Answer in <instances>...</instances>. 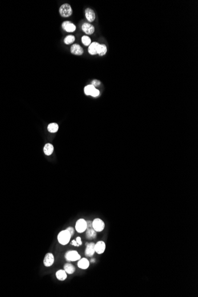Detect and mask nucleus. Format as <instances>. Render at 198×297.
<instances>
[{"mask_svg": "<svg viewBox=\"0 0 198 297\" xmlns=\"http://www.w3.org/2000/svg\"><path fill=\"white\" fill-rule=\"evenodd\" d=\"M99 94H100V92H99V90H97V89H96L95 88L94 90H93V91L92 92V93H91L90 96H93V97H97V96H98L99 95Z\"/></svg>", "mask_w": 198, "mask_h": 297, "instance_id": "24", "label": "nucleus"}, {"mask_svg": "<svg viewBox=\"0 0 198 297\" xmlns=\"http://www.w3.org/2000/svg\"><path fill=\"white\" fill-rule=\"evenodd\" d=\"M85 16L87 20L89 22H93L96 19V14L94 11L90 8H87L85 9Z\"/></svg>", "mask_w": 198, "mask_h": 297, "instance_id": "12", "label": "nucleus"}, {"mask_svg": "<svg viewBox=\"0 0 198 297\" xmlns=\"http://www.w3.org/2000/svg\"><path fill=\"white\" fill-rule=\"evenodd\" d=\"M93 228L97 232H101L105 228V224L103 220L100 218H96L92 221Z\"/></svg>", "mask_w": 198, "mask_h": 297, "instance_id": "5", "label": "nucleus"}, {"mask_svg": "<svg viewBox=\"0 0 198 297\" xmlns=\"http://www.w3.org/2000/svg\"><path fill=\"white\" fill-rule=\"evenodd\" d=\"M56 278L60 281H64L67 278V273L64 270H59L56 272Z\"/></svg>", "mask_w": 198, "mask_h": 297, "instance_id": "17", "label": "nucleus"}, {"mask_svg": "<svg viewBox=\"0 0 198 297\" xmlns=\"http://www.w3.org/2000/svg\"><path fill=\"white\" fill-rule=\"evenodd\" d=\"M75 40V36H73V35H68L67 36H66L64 39V43L66 44H72Z\"/></svg>", "mask_w": 198, "mask_h": 297, "instance_id": "21", "label": "nucleus"}, {"mask_svg": "<svg viewBox=\"0 0 198 297\" xmlns=\"http://www.w3.org/2000/svg\"><path fill=\"white\" fill-rule=\"evenodd\" d=\"M106 52H107V47H106L104 44H100L98 51V55L102 56L104 55Z\"/></svg>", "mask_w": 198, "mask_h": 297, "instance_id": "20", "label": "nucleus"}, {"mask_svg": "<svg viewBox=\"0 0 198 297\" xmlns=\"http://www.w3.org/2000/svg\"><path fill=\"white\" fill-rule=\"evenodd\" d=\"M53 150H54L53 146L51 144H47L44 145L43 148L44 154L47 155H51L53 152Z\"/></svg>", "mask_w": 198, "mask_h": 297, "instance_id": "18", "label": "nucleus"}, {"mask_svg": "<svg viewBox=\"0 0 198 297\" xmlns=\"http://www.w3.org/2000/svg\"><path fill=\"white\" fill-rule=\"evenodd\" d=\"M95 243H87L85 250V255L87 257H91L93 256L95 253Z\"/></svg>", "mask_w": 198, "mask_h": 297, "instance_id": "6", "label": "nucleus"}, {"mask_svg": "<svg viewBox=\"0 0 198 297\" xmlns=\"http://www.w3.org/2000/svg\"><path fill=\"white\" fill-rule=\"evenodd\" d=\"M71 244L74 246H75V247H79V245L77 244V241H76V240H72L71 241Z\"/></svg>", "mask_w": 198, "mask_h": 297, "instance_id": "29", "label": "nucleus"}, {"mask_svg": "<svg viewBox=\"0 0 198 297\" xmlns=\"http://www.w3.org/2000/svg\"><path fill=\"white\" fill-rule=\"evenodd\" d=\"M77 265L80 269L85 270L88 268V267L90 266V262L86 258H82L79 260Z\"/></svg>", "mask_w": 198, "mask_h": 297, "instance_id": "14", "label": "nucleus"}, {"mask_svg": "<svg viewBox=\"0 0 198 297\" xmlns=\"http://www.w3.org/2000/svg\"><path fill=\"white\" fill-rule=\"evenodd\" d=\"M93 228L92 221H87V228Z\"/></svg>", "mask_w": 198, "mask_h": 297, "instance_id": "27", "label": "nucleus"}, {"mask_svg": "<svg viewBox=\"0 0 198 297\" xmlns=\"http://www.w3.org/2000/svg\"><path fill=\"white\" fill-rule=\"evenodd\" d=\"M76 241H77V244L79 245V246L82 245V243H82V240H81V237H77V239H76Z\"/></svg>", "mask_w": 198, "mask_h": 297, "instance_id": "28", "label": "nucleus"}, {"mask_svg": "<svg viewBox=\"0 0 198 297\" xmlns=\"http://www.w3.org/2000/svg\"><path fill=\"white\" fill-rule=\"evenodd\" d=\"M59 12L60 16L63 17H68L72 14V9L69 4H64L60 7Z\"/></svg>", "mask_w": 198, "mask_h": 297, "instance_id": "2", "label": "nucleus"}, {"mask_svg": "<svg viewBox=\"0 0 198 297\" xmlns=\"http://www.w3.org/2000/svg\"><path fill=\"white\" fill-rule=\"evenodd\" d=\"M65 258L68 262H75L81 259V256L77 251L70 250L65 253Z\"/></svg>", "mask_w": 198, "mask_h": 297, "instance_id": "3", "label": "nucleus"}, {"mask_svg": "<svg viewBox=\"0 0 198 297\" xmlns=\"http://www.w3.org/2000/svg\"><path fill=\"white\" fill-rule=\"evenodd\" d=\"M67 230L69 232V233L71 234V237H72L74 235V232H75L74 228L73 227H68L67 228Z\"/></svg>", "mask_w": 198, "mask_h": 297, "instance_id": "26", "label": "nucleus"}, {"mask_svg": "<svg viewBox=\"0 0 198 297\" xmlns=\"http://www.w3.org/2000/svg\"><path fill=\"white\" fill-rule=\"evenodd\" d=\"M86 238L88 240H93L96 238L97 232L93 228H87L86 230Z\"/></svg>", "mask_w": 198, "mask_h": 297, "instance_id": "15", "label": "nucleus"}, {"mask_svg": "<svg viewBox=\"0 0 198 297\" xmlns=\"http://www.w3.org/2000/svg\"><path fill=\"white\" fill-rule=\"evenodd\" d=\"M64 269L66 273L69 275L73 274L75 272V266L72 264L69 263H67L64 264Z\"/></svg>", "mask_w": 198, "mask_h": 297, "instance_id": "16", "label": "nucleus"}, {"mask_svg": "<svg viewBox=\"0 0 198 297\" xmlns=\"http://www.w3.org/2000/svg\"><path fill=\"white\" fill-rule=\"evenodd\" d=\"M82 31L87 35H90L94 33L95 28L93 25L91 24L90 23H84L81 26Z\"/></svg>", "mask_w": 198, "mask_h": 297, "instance_id": "8", "label": "nucleus"}, {"mask_svg": "<svg viewBox=\"0 0 198 297\" xmlns=\"http://www.w3.org/2000/svg\"><path fill=\"white\" fill-rule=\"evenodd\" d=\"M81 41H82V43H83L84 45L85 46H88L91 43V39L87 36H84L82 37L81 38Z\"/></svg>", "mask_w": 198, "mask_h": 297, "instance_id": "23", "label": "nucleus"}, {"mask_svg": "<svg viewBox=\"0 0 198 297\" xmlns=\"http://www.w3.org/2000/svg\"><path fill=\"white\" fill-rule=\"evenodd\" d=\"M55 261L54 256L51 253H48L46 254L44 260L43 264L46 267H50L53 265Z\"/></svg>", "mask_w": 198, "mask_h": 297, "instance_id": "9", "label": "nucleus"}, {"mask_svg": "<svg viewBox=\"0 0 198 297\" xmlns=\"http://www.w3.org/2000/svg\"><path fill=\"white\" fill-rule=\"evenodd\" d=\"M75 228L79 233H83L87 230V221L81 218L76 222Z\"/></svg>", "mask_w": 198, "mask_h": 297, "instance_id": "4", "label": "nucleus"}, {"mask_svg": "<svg viewBox=\"0 0 198 297\" xmlns=\"http://www.w3.org/2000/svg\"><path fill=\"white\" fill-rule=\"evenodd\" d=\"M100 44H99L97 42L91 43L88 46V53L91 55H95L98 54V51H99Z\"/></svg>", "mask_w": 198, "mask_h": 297, "instance_id": "11", "label": "nucleus"}, {"mask_svg": "<svg viewBox=\"0 0 198 297\" xmlns=\"http://www.w3.org/2000/svg\"><path fill=\"white\" fill-rule=\"evenodd\" d=\"M100 84H101V82L97 80H94L92 81V82H91V85H93L94 87L99 86L100 85Z\"/></svg>", "mask_w": 198, "mask_h": 297, "instance_id": "25", "label": "nucleus"}, {"mask_svg": "<svg viewBox=\"0 0 198 297\" xmlns=\"http://www.w3.org/2000/svg\"><path fill=\"white\" fill-rule=\"evenodd\" d=\"M95 88V87L93 85H87L86 87H85L84 88V93L86 95H90L91 93H92V92L93 91L94 89Z\"/></svg>", "mask_w": 198, "mask_h": 297, "instance_id": "22", "label": "nucleus"}, {"mask_svg": "<svg viewBox=\"0 0 198 297\" xmlns=\"http://www.w3.org/2000/svg\"><path fill=\"white\" fill-rule=\"evenodd\" d=\"M71 52L75 55L80 56L84 53L83 48L79 44H74L71 47Z\"/></svg>", "mask_w": 198, "mask_h": 297, "instance_id": "10", "label": "nucleus"}, {"mask_svg": "<svg viewBox=\"0 0 198 297\" xmlns=\"http://www.w3.org/2000/svg\"><path fill=\"white\" fill-rule=\"evenodd\" d=\"M58 128H59L58 125L56 123H51V124H49V125L48 126V131L51 133L56 132L58 130Z\"/></svg>", "mask_w": 198, "mask_h": 297, "instance_id": "19", "label": "nucleus"}, {"mask_svg": "<svg viewBox=\"0 0 198 297\" xmlns=\"http://www.w3.org/2000/svg\"><path fill=\"white\" fill-rule=\"evenodd\" d=\"M71 235L69 232L66 229L64 230H63L60 231L57 237L58 241V242L63 246L67 245L69 243L71 239Z\"/></svg>", "mask_w": 198, "mask_h": 297, "instance_id": "1", "label": "nucleus"}, {"mask_svg": "<svg viewBox=\"0 0 198 297\" xmlns=\"http://www.w3.org/2000/svg\"><path fill=\"white\" fill-rule=\"evenodd\" d=\"M62 27L64 31L68 33H72L75 32L76 30V26L74 24L69 21H65L63 23Z\"/></svg>", "mask_w": 198, "mask_h": 297, "instance_id": "7", "label": "nucleus"}, {"mask_svg": "<svg viewBox=\"0 0 198 297\" xmlns=\"http://www.w3.org/2000/svg\"><path fill=\"white\" fill-rule=\"evenodd\" d=\"M106 250V244L103 241H99L95 244V251L96 253L101 255L103 254Z\"/></svg>", "mask_w": 198, "mask_h": 297, "instance_id": "13", "label": "nucleus"}]
</instances>
